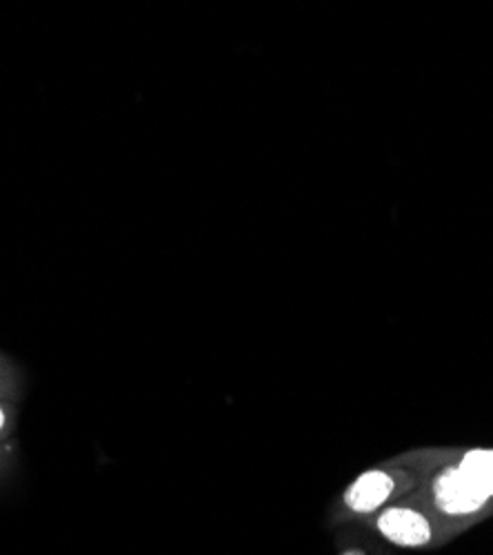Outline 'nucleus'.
I'll return each mask as SVG.
<instances>
[{"label":"nucleus","mask_w":493,"mask_h":555,"mask_svg":"<svg viewBox=\"0 0 493 555\" xmlns=\"http://www.w3.org/2000/svg\"><path fill=\"white\" fill-rule=\"evenodd\" d=\"M486 498L489 495L460 467L450 469L436 480V500L446 514H473Z\"/></svg>","instance_id":"nucleus-1"},{"label":"nucleus","mask_w":493,"mask_h":555,"mask_svg":"<svg viewBox=\"0 0 493 555\" xmlns=\"http://www.w3.org/2000/svg\"><path fill=\"white\" fill-rule=\"evenodd\" d=\"M460 469L486 493L493 495V451L491 449H473L469 451L463 462Z\"/></svg>","instance_id":"nucleus-4"},{"label":"nucleus","mask_w":493,"mask_h":555,"mask_svg":"<svg viewBox=\"0 0 493 555\" xmlns=\"http://www.w3.org/2000/svg\"><path fill=\"white\" fill-rule=\"evenodd\" d=\"M393 491V480L385 472H367L358 478L345 493V502L358 514H369L389 500Z\"/></svg>","instance_id":"nucleus-3"},{"label":"nucleus","mask_w":493,"mask_h":555,"mask_svg":"<svg viewBox=\"0 0 493 555\" xmlns=\"http://www.w3.org/2000/svg\"><path fill=\"white\" fill-rule=\"evenodd\" d=\"M382 535L398 546H423L431 538V527L414 508H389L378 520Z\"/></svg>","instance_id":"nucleus-2"},{"label":"nucleus","mask_w":493,"mask_h":555,"mask_svg":"<svg viewBox=\"0 0 493 555\" xmlns=\"http://www.w3.org/2000/svg\"><path fill=\"white\" fill-rule=\"evenodd\" d=\"M345 555H363L361 551H349V553H345Z\"/></svg>","instance_id":"nucleus-6"},{"label":"nucleus","mask_w":493,"mask_h":555,"mask_svg":"<svg viewBox=\"0 0 493 555\" xmlns=\"http://www.w3.org/2000/svg\"><path fill=\"white\" fill-rule=\"evenodd\" d=\"M3 427H5V411L0 409V431H3Z\"/></svg>","instance_id":"nucleus-5"}]
</instances>
